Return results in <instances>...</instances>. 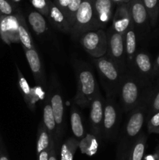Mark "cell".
<instances>
[{
	"mask_svg": "<svg viewBox=\"0 0 159 160\" xmlns=\"http://www.w3.org/2000/svg\"><path fill=\"white\" fill-rule=\"evenodd\" d=\"M27 20L31 29L37 35H43L48 31V26L45 16L37 10H31L27 15Z\"/></svg>",
	"mask_w": 159,
	"mask_h": 160,
	"instance_id": "21",
	"label": "cell"
},
{
	"mask_svg": "<svg viewBox=\"0 0 159 160\" xmlns=\"http://www.w3.org/2000/svg\"><path fill=\"white\" fill-rule=\"evenodd\" d=\"M51 0H30L35 10L48 17L49 12V2Z\"/></svg>",
	"mask_w": 159,
	"mask_h": 160,
	"instance_id": "32",
	"label": "cell"
},
{
	"mask_svg": "<svg viewBox=\"0 0 159 160\" xmlns=\"http://www.w3.org/2000/svg\"><path fill=\"white\" fill-rule=\"evenodd\" d=\"M159 74V55L156 58L154 62V69H153V78Z\"/></svg>",
	"mask_w": 159,
	"mask_h": 160,
	"instance_id": "37",
	"label": "cell"
},
{
	"mask_svg": "<svg viewBox=\"0 0 159 160\" xmlns=\"http://www.w3.org/2000/svg\"><path fill=\"white\" fill-rule=\"evenodd\" d=\"M79 148L83 154L88 156H94L99 148L98 138L92 134H86L85 137L80 141Z\"/></svg>",
	"mask_w": 159,
	"mask_h": 160,
	"instance_id": "25",
	"label": "cell"
},
{
	"mask_svg": "<svg viewBox=\"0 0 159 160\" xmlns=\"http://www.w3.org/2000/svg\"><path fill=\"white\" fill-rule=\"evenodd\" d=\"M16 15H17V20H18L19 39H20V42L21 43L22 47L23 48H27V49L35 48V45L33 42L32 36L30 32L24 17L19 9L16 12Z\"/></svg>",
	"mask_w": 159,
	"mask_h": 160,
	"instance_id": "18",
	"label": "cell"
},
{
	"mask_svg": "<svg viewBox=\"0 0 159 160\" xmlns=\"http://www.w3.org/2000/svg\"><path fill=\"white\" fill-rule=\"evenodd\" d=\"M92 0H83L75 17L70 34L75 39L86 31L98 29Z\"/></svg>",
	"mask_w": 159,
	"mask_h": 160,
	"instance_id": "7",
	"label": "cell"
},
{
	"mask_svg": "<svg viewBox=\"0 0 159 160\" xmlns=\"http://www.w3.org/2000/svg\"><path fill=\"white\" fill-rule=\"evenodd\" d=\"M23 51L34 81H36L37 85L42 88L45 87L46 85L45 70L37 49L36 48H31V49L23 48Z\"/></svg>",
	"mask_w": 159,
	"mask_h": 160,
	"instance_id": "13",
	"label": "cell"
},
{
	"mask_svg": "<svg viewBox=\"0 0 159 160\" xmlns=\"http://www.w3.org/2000/svg\"><path fill=\"white\" fill-rule=\"evenodd\" d=\"M84 51L94 59H98L105 56L108 50V39L104 29L91 30L86 31L77 39Z\"/></svg>",
	"mask_w": 159,
	"mask_h": 160,
	"instance_id": "6",
	"label": "cell"
},
{
	"mask_svg": "<svg viewBox=\"0 0 159 160\" xmlns=\"http://www.w3.org/2000/svg\"><path fill=\"white\" fill-rule=\"evenodd\" d=\"M74 67L77 88L73 101L81 108L90 107L92 100L100 91L99 86L89 64L78 61Z\"/></svg>",
	"mask_w": 159,
	"mask_h": 160,
	"instance_id": "3",
	"label": "cell"
},
{
	"mask_svg": "<svg viewBox=\"0 0 159 160\" xmlns=\"http://www.w3.org/2000/svg\"><path fill=\"white\" fill-rule=\"evenodd\" d=\"M43 124L46 128V129L49 131L53 138L55 139L56 136V123L55 120L54 113L51 109V103H50L49 95H47L44 101L43 108Z\"/></svg>",
	"mask_w": 159,
	"mask_h": 160,
	"instance_id": "22",
	"label": "cell"
},
{
	"mask_svg": "<svg viewBox=\"0 0 159 160\" xmlns=\"http://www.w3.org/2000/svg\"><path fill=\"white\" fill-rule=\"evenodd\" d=\"M123 110L115 98L106 97L104 98V117H103L101 137L106 140H115L118 138Z\"/></svg>",
	"mask_w": 159,
	"mask_h": 160,
	"instance_id": "5",
	"label": "cell"
},
{
	"mask_svg": "<svg viewBox=\"0 0 159 160\" xmlns=\"http://www.w3.org/2000/svg\"><path fill=\"white\" fill-rule=\"evenodd\" d=\"M95 18L98 26L104 29L106 25L112 20L115 3L111 0H92Z\"/></svg>",
	"mask_w": 159,
	"mask_h": 160,
	"instance_id": "16",
	"label": "cell"
},
{
	"mask_svg": "<svg viewBox=\"0 0 159 160\" xmlns=\"http://www.w3.org/2000/svg\"><path fill=\"white\" fill-rule=\"evenodd\" d=\"M18 9L12 0H0V12L2 16H11L16 14Z\"/></svg>",
	"mask_w": 159,
	"mask_h": 160,
	"instance_id": "31",
	"label": "cell"
},
{
	"mask_svg": "<svg viewBox=\"0 0 159 160\" xmlns=\"http://www.w3.org/2000/svg\"><path fill=\"white\" fill-rule=\"evenodd\" d=\"M0 38L6 44L20 42L18 34V20L16 14L2 16L0 21Z\"/></svg>",
	"mask_w": 159,
	"mask_h": 160,
	"instance_id": "12",
	"label": "cell"
},
{
	"mask_svg": "<svg viewBox=\"0 0 159 160\" xmlns=\"http://www.w3.org/2000/svg\"><path fill=\"white\" fill-rule=\"evenodd\" d=\"M2 15L1 12H0V21H1V19H2Z\"/></svg>",
	"mask_w": 159,
	"mask_h": 160,
	"instance_id": "41",
	"label": "cell"
},
{
	"mask_svg": "<svg viewBox=\"0 0 159 160\" xmlns=\"http://www.w3.org/2000/svg\"><path fill=\"white\" fill-rule=\"evenodd\" d=\"M70 125L71 130L74 135L75 138L80 141L86 135L85 129L82 121V117L80 112L78 111L75 106H72L71 112H70Z\"/></svg>",
	"mask_w": 159,
	"mask_h": 160,
	"instance_id": "23",
	"label": "cell"
},
{
	"mask_svg": "<svg viewBox=\"0 0 159 160\" xmlns=\"http://www.w3.org/2000/svg\"><path fill=\"white\" fill-rule=\"evenodd\" d=\"M54 140L55 139L53 138L49 131L46 129L45 125L41 122L39 124L38 129H37V145H36L37 154L38 155L42 151L51 146Z\"/></svg>",
	"mask_w": 159,
	"mask_h": 160,
	"instance_id": "24",
	"label": "cell"
},
{
	"mask_svg": "<svg viewBox=\"0 0 159 160\" xmlns=\"http://www.w3.org/2000/svg\"><path fill=\"white\" fill-rule=\"evenodd\" d=\"M147 131L150 134H159V112L153 114L148 119Z\"/></svg>",
	"mask_w": 159,
	"mask_h": 160,
	"instance_id": "33",
	"label": "cell"
},
{
	"mask_svg": "<svg viewBox=\"0 0 159 160\" xmlns=\"http://www.w3.org/2000/svg\"><path fill=\"white\" fill-rule=\"evenodd\" d=\"M59 144V142H56V140L55 141L54 144L52 145V148L51 149V152H50L49 156V159L48 160H58V147L57 145Z\"/></svg>",
	"mask_w": 159,
	"mask_h": 160,
	"instance_id": "36",
	"label": "cell"
},
{
	"mask_svg": "<svg viewBox=\"0 0 159 160\" xmlns=\"http://www.w3.org/2000/svg\"><path fill=\"white\" fill-rule=\"evenodd\" d=\"M112 2H113L114 3L117 5H121V4H126V3L129 2L130 0H111Z\"/></svg>",
	"mask_w": 159,
	"mask_h": 160,
	"instance_id": "39",
	"label": "cell"
},
{
	"mask_svg": "<svg viewBox=\"0 0 159 160\" xmlns=\"http://www.w3.org/2000/svg\"><path fill=\"white\" fill-rule=\"evenodd\" d=\"M80 141L73 137L68 138L60 148V160H73L74 155L79 148Z\"/></svg>",
	"mask_w": 159,
	"mask_h": 160,
	"instance_id": "26",
	"label": "cell"
},
{
	"mask_svg": "<svg viewBox=\"0 0 159 160\" xmlns=\"http://www.w3.org/2000/svg\"><path fill=\"white\" fill-rule=\"evenodd\" d=\"M47 18L48 19L50 23L52 24L53 27L66 34H70L71 28H70V23L65 14L53 3V2H49V12Z\"/></svg>",
	"mask_w": 159,
	"mask_h": 160,
	"instance_id": "17",
	"label": "cell"
},
{
	"mask_svg": "<svg viewBox=\"0 0 159 160\" xmlns=\"http://www.w3.org/2000/svg\"><path fill=\"white\" fill-rule=\"evenodd\" d=\"M104 98L101 92H98L90 105V126L92 134L97 138L101 137L103 117H104Z\"/></svg>",
	"mask_w": 159,
	"mask_h": 160,
	"instance_id": "11",
	"label": "cell"
},
{
	"mask_svg": "<svg viewBox=\"0 0 159 160\" xmlns=\"http://www.w3.org/2000/svg\"><path fill=\"white\" fill-rule=\"evenodd\" d=\"M82 1L83 0H70V3H69L66 13H65V17H66L67 20H68L71 29L73 25V23H74L76 14L77 12L78 9H79L80 6Z\"/></svg>",
	"mask_w": 159,
	"mask_h": 160,
	"instance_id": "30",
	"label": "cell"
},
{
	"mask_svg": "<svg viewBox=\"0 0 159 160\" xmlns=\"http://www.w3.org/2000/svg\"><path fill=\"white\" fill-rule=\"evenodd\" d=\"M149 16L150 24L154 27L159 16V0H142Z\"/></svg>",
	"mask_w": 159,
	"mask_h": 160,
	"instance_id": "28",
	"label": "cell"
},
{
	"mask_svg": "<svg viewBox=\"0 0 159 160\" xmlns=\"http://www.w3.org/2000/svg\"><path fill=\"white\" fill-rule=\"evenodd\" d=\"M128 7L135 30L143 29L150 24L149 16L142 0H130Z\"/></svg>",
	"mask_w": 159,
	"mask_h": 160,
	"instance_id": "15",
	"label": "cell"
},
{
	"mask_svg": "<svg viewBox=\"0 0 159 160\" xmlns=\"http://www.w3.org/2000/svg\"><path fill=\"white\" fill-rule=\"evenodd\" d=\"M132 26L133 24L129 13L128 3L118 5L117 9L113 14L111 28L115 32L124 35L126 31Z\"/></svg>",
	"mask_w": 159,
	"mask_h": 160,
	"instance_id": "14",
	"label": "cell"
},
{
	"mask_svg": "<svg viewBox=\"0 0 159 160\" xmlns=\"http://www.w3.org/2000/svg\"><path fill=\"white\" fill-rule=\"evenodd\" d=\"M125 51H126V63H127L128 70L132 62L134 56L137 53V35L134 26L131 27L126 31L124 34Z\"/></svg>",
	"mask_w": 159,
	"mask_h": 160,
	"instance_id": "19",
	"label": "cell"
},
{
	"mask_svg": "<svg viewBox=\"0 0 159 160\" xmlns=\"http://www.w3.org/2000/svg\"><path fill=\"white\" fill-rule=\"evenodd\" d=\"M16 67H17V77H18L19 88H20V90L21 92L22 95H23V100H24L25 103L27 106L28 109H31L32 112H34V109H35L36 103L34 102V98H33L32 88L29 85L27 81L24 78V76L22 73L21 70L19 68L17 64H16Z\"/></svg>",
	"mask_w": 159,
	"mask_h": 160,
	"instance_id": "20",
	"label": "cell"
},
{
	"mask_svg": "<svg viewBox=\"0 0 159 160\" xmlns=\"http://www.w3.org/2000/svg\"><path fill=\"white\" fill-rule=\"evenodd\" d=\"M153 69L154 63L149 54L143 50H140L136 53L128 70L143 81L149 82V80L153 78Z\"/></svg>",
	"mask_w": 159,
	"mask_h": 160,
	"instance_id": "10",
	"label": "cell"
},
{
	"mask_svg": "<svg viewBox=\"0 0 159 160\" xmlns=\"http://www.w3.org/2000/svg\"><path fill=\"white\" fill-rule=\"evenodd\" d=\"M53 3L65 15L70 0H53Z\"/></svg>",
	"mask_w": 159,
	"mask_h": 160,
	"instance_id": "34",
	"label": "cell"
},
{
	"mask_svg": "<svg viewBox=\"0 0 159 160\" xmlns=\"http://www.w3.org/2000/svg\"><path fill=\"white\" fill-rule=\"evenodd\" d=\"M151 89L149 82L127 70L122 78L118 93L123 112L129 113L143 102H147Z\"/></svg>",
	"mask_w": 159,
	"mask_h": 160,
	"instance_id": "1",
	"label": "cell"
},
{
	"mask_svg": "<svg viewBox=\"0 0 159 160\" xmlns=\"http://www.w3.org/2000/svg\"><path fill=\"white\" fill-rule=\"evenodd\" d=\"M147 102L139 106L129 113L127 119L119 130L118 138V143L117 147V159L127 160L128 155L142 133L143 123L147 112Z\"/></svg>",
	"mask_w": 159,
	"mask_h": 160,
	"instance_id": "2",
	"label": "cell"
},
{
	"mask_svg": "<svg viewBox=\"0 0 159 160\" xmlns=\"http://www.w3.org/2000/svg\"><path fill=\"white\" fill-rule=\"evenodd\" d=\"M107 34L108 50L106 55L113 61L123 73L128 70L125 51L124 35L115 32L112 28H109Z\"/></svg>",
	"mask_w": 159,
	"mask_h": 160,
	"instance_id": "9",
	"label": "cell"
},
{
	"mask_svg": "<svg viewBox=\"0 0 159 160\" xmlns=\"http://www.w3.org/2000/svg\"><path fill=\"white\" fill-rule=\"evenodd\" d=\"M48 95L50 97V103H51L56 123L55 140L57 142H59L60 139L62 138L64 131V112H65V109H64L62 89L54 75L51 76V85H50Z\"/></svg>",
	"mask_w": 159,
	"mask_h": 160,
	"instance_id": "8",
	"label": "cell"
},
{
	"mask_svg": "<svg viewBox=\"0 0 159 160\" xmlns=\"http://www.w3.org/2000/svg\"><path fill=\"white\" fill-rule=\"evenodd\" d=\"M0 160H9L6 152L2 148H0Z\"/></svg>",
	"mask_w": 159,
	"mask_h": 160,
	"instance_id": "38",
	"label": "cell"
},
{
	"mask_svg": "<svg viewBox=\"0 0 159 160\" xmlns=\"http://www.w3.org/2000/svg\"><path fill=\"white\" fill-rule=\"evenodd\" d=\"M147 117L150 118L153 114L159 112V86L151 89L147 99Z\"/></svg>",
	"mask_w": 159,
	"mask_h": 160,
	"instance_id": "29",
	"label": "cell"
},
{
	"mask_svg": "<svg viewBox=\"0 0 159 160\" xmlns=\"http://www.w3.org/2000/svg\"><path fill=\"white\" fill-rule=\"evenodd\" d=\"M93 63L98 71L106 97H118L122 78L125 73L120 70L116 64L107 55L98 59H94Z\"/></svg>",
	"mask_w": 159,
	"mask_h": 160,
	"instance_id": "4",
	"label": "cell"
},
{
	"mask_svg": "<svg viewBox=\"0 0 159 160\" xmlns=\"http://www.w3.org/2000/svg\"><path fill=\"white\" fill-rule=\"evenodd\" d=\"M54 140L53 141L52 144H51V145L50 147H48V148H46L45 150H44V151H42L41 152L39 153L37 156H38V160H48L49 159V156H50V152H51V148H52V145L53 144H54L55 142Z\"/></svg>",
	"mask_w": 159,
	"mask_h": 160,
	"instance_id": "35",
	"label": "cell"
},
{
	"mask_svg": "<svg viewBox=\"0 0 159 160\" xmlns=\"http://www.w3.org/2000/svg\"><path fill=\"white\" fill-rule=\"evenodd\" d=\"M146 145L147 135L144 133H141L140 137L132 145L128 155L127 160H143Z\"/></svg>",
	"mask_w": 159,
	"mask_h": 160,
	"instance_id": "27",
	"label": "cell"
},
{
	"mask_svg": "<svg viewBox=\"0 0 159 160\" xmlns=\"http://www.w3.org/2000/svg\"><path fill=\"white\" fill-rule=\"evenodd\" d=\"M154 157H155V160H159V145L157 147V148H156Z\"/></svg>",
	"mask_w": 159,
	"mask_h": 160,
	"instance_id": "40",
	"label": "cell"
}]
</instances>
